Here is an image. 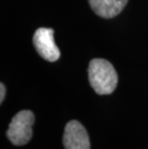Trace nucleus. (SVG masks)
I'll list each match as a JSON object with an SVG mask.
<instances>
[{
    "instance_id": "5",
    "label": "nucleus",
    "mask_w": 148,
    "mask_h": 149,
    "mask_svg": "<svg viewBox=\"0 0 148 149\" xmlns=\"http://www.w3.org/2000/svg\"><path fill=\"white\" fill-rule=\"evenodd\" d=\"M92 11L103 18H113L123 11L128 0H89Z\"/></svg>"
},
{
    "instance_id": "3",
    "label": "nucleus",
    "mask_w": 148,
    "mask_h": 149,
    "mask_svg": "<svg viewBox=\"0 0 148 149\" xmlns=\"http://www.w3.org/2000/svg\"><path fill=\"white\" fill-rule=\"evenodd\" d=\"M33 43L39 55L48 62L58 61L61 52L54 40V30L51 28H39L33 37Z\"/></svg>"
},
{
    "instance_id": "6",
    "label": "nucleus",
    "mask_w": 148,
    "mask_h": 149,
    "mask_svg": "<svg viewBox=\"0 0 148 149\" xmlns=\"http://www.w3.org/2000/svg\"><path fill=\"white\" fill-rule=\"evenodd\" d=\"M5 95H6V88L3 83L0 84V103H3V101H4V98H5Z\"/></svg>"
},
{
    "instance_id": "2",
    "label": "nucleus",
    "mask_w": 148,
    "mask_h": 149,
    "mask_svg": "<svg viewBox=\"0 0 148 149\" xmlns=\"http://www.w3.org/2000/svg\"><path fill=\"white\" fill-rule=\"evenodd\" d=\"M35 116L29 110L18 112L13 117L6 133L8 139L14 145L21 146L28 143L33 136V124Z\"/></svg>"
},
{
    "instance_id": "1",
    "label": "nucleus",
    "mask_w": 148,
    "mask_h": 149,
    "mask_svg": "<svg viewBox=\"0 0 148 149\" xmlns=\"http://www.w3.org/2000/svg\"><path fill=\"white\" fill-rule=\"evenodd\" d=\"M89 81L94 91L100 95L114 93L118 83V76L111 63L105 59H92L90 62Z\"/></svg>"
},
{
    "instance_id": "4",
    "label": "nucleus",
    "mask_w": 148,
    "mask_h": 149,
    "mask_svg": "<svg viewBox=\"0 0 148 149\" xmlns=\"http://www.w3.org/2000/svg\"><path fill=\"white\" fill-rule=\"evenodd\" d=\"M63 143L65 149H90L87 130L77 120H71L65 125Z\"/></svg>"
}]
</instances>
